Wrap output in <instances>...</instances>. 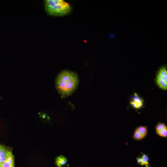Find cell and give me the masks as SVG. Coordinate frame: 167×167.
<instances>
[{
	"instance_id": "8992f818",
	"label": "cell",
	"mask_w": 167,
	"mask_h": 167,
	"mask_svg": "<svg viewBox=\"0 0 167 167\" xmlns=\"http://www.w3.org/2000/svg\"><path fill=\"white\" fill-rule=\"evenodd\" d=\"M11 151L0 145V167L2 165Z\"/></svg>"
},
{
	"instance_id": "6da1fadb",
	"label": "cell",
	"mask_w": 167,
	"mask_h": 167,
	"mask_svg": "<svg viewBox=\"0 0 167 167\" xmlns=\"http://www.w3.org/2000/svg\"><path fill=\"white\" fill-rule=\"evenodd\" d=\"M79 83L78 74L68 70L60 72L55 81V88L62 98L73 94L77 90Z\"/></svg>"
},
{
	"instance_id": "7a4b0ae2",
	"label": "cell",
	"mask_w": 167,
	"mask_h": 167,
	"mask_svg": "<svg viewBox=\"0 0 167 167\" xmlns=\"http://www.w3.org/2000/svg\"><path fill=\"white\" fill-rule=\"evenodd\" d=\"M44 2L45 11L51 15L64 16L69 14L71 10L70 5L62 0H45Z\"/></svg>"
},
{
	"instance_id": "ba28073f",
	"label": "cell",
	"mask_w": 167,
	"mask_h": 167,
	"mask_svg": "<svg viewBox=\"0 0 167 167\" xmlns=\"http://www.w3.org/2000/svg\"><path fill=\"white\" fill-rule=\"evenodd\" d=\"M14 158L11 151L3 162L2 167H15Z\"/></svg>"
},
{
	"instance_id": "3957f363",
	"label": "cell",
	"mask_w": 167,
	"mask_h": 167,
	"mask_svg": "<svg viewBox=\"0 0 167 167\" xmlns=\"http://www.w3.org/2000/svg\"><path fill=\"white\" fill-rule=\"evenodd\" d=\"M157 83L160 88L167 89V71L165 66H162L159 69L156 77Z\"/></svg>"
},
{
	"instance_id": "30bf717a",
	"label": "cell",
	"mask_w": 167,
	"mask_h": 167,
	"mask_svg": "<svg viewBox=\"0 0 167 167\" xmlns=\"http://www.w3.org/2000/svg\"><path fill=\"white\" fill-rule=\"evenodd\" d=\"M149 159L147 155L143 154L141 158H137V161L138 164L143 166L145 165L147 167L149 166L148 162Z\"/></svg>"
},
{
	"instance_id": "52a82bcc",
	"label": "cell",
	"mask_w": 167,
	"mask_h": 167,
	"mask_svg": "<svg viewBox=\"0 0 167 167\" xmlns=\"http://www.w3.org/2000/svg\"><path fill=\"white\" fill-rule=\"evenodd\" d=\"M143 101L137 93H135L132 101L130 102V104L134 108L139 109L143 106Z\"/></svg>"
},
{
	"instance_id": "277c9868",
	"label": "cell",
	"mask_w": 167,
	"mask_h": 167,
	"mask_svg": "<svg viewBox=\"0 0 167 167\" xmlns=\"http://www.w3.org/2000/svg\"><path fill=\"white\" fill-rule=\"evenodd\" d=\"M147 127L145 126H140L135 131L134 135V138L137 140L144 138L147 133Z\"/></svg>"
},
{
	"instance_id": "5b68a950",
	"label": "cell",
	"mask_w": 167,
	"mask_h": 167,
	"mask_svg": "<svg viewBox=\"0 0 167 167\" xmlns=\"http://www.w3.org/2000/svg\"><path fill=\"white\" fill-rule=\"evenodd\" d=\"M156 133L163 137L167 136V127L165 124L158 123L156 127Z\"/></svg>"
},
{
	"instance_id": "9c48e42d",
	"label": "cell",
	"mask_w": 167,
	"mask_h": 167,
	"mask_svg": "<svg viewBox=\"0 0 167 167\" xmlns=\"http://www.w3.org/2000/svg\"><path fill=\"white\" fill-rule=\"evenodd\" d=\"M67 161L65 157L61 155L56 158L55 163L58 167H62L66 164Z\"/></svg>"
}]
</instances>
